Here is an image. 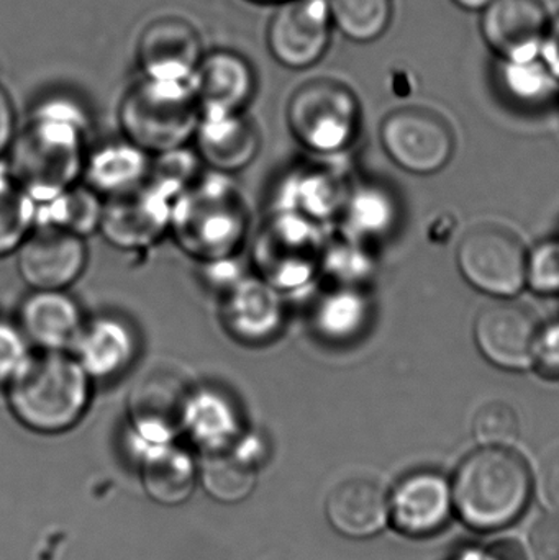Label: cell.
Segmentation results:
<instances>
[{
  "instance_id": "1",
  "label": "cell",
  "mask_w": 559,
  "mask_h": 560,
  "mask_svg": "<svg viewBox=\"0 0 559 560\" xmlns=\"http://www.w3.org/2000/svg\"><path fill=\"white\" fill-rule=\"evenodd\" d=\"M91 118L81 104L51 97L30 112L7 153L16 183L38 203L81 183L89 153Z\"/></svg>"
},
{
  "instance_id": "20",
  "label": "cell",
  "mask_w": 559,
  "mask_h": 560,
  "mask_svg": "<svg viewBox=\"0 0 559 560\" xmlns=\"http://www.w3.org/2000/svg\"><path fill=\"white\" fill-rule=\"evenodd\" d=\"M85 319L69 290H30L15 322L35 351H71Z\"/></svg>"
},
{
  "instance_id": "33",
  "label": "cell",
  "mask_w": 559,
  "mask_h": 560,
  "mask_svg": "<svg viewBox=\"0 0 559 560\" xmlns=\"http://www.w3.org/2000/svg\"><path fill=\"white\" fill-rule=\"evenodd\" d=\"M499 84L512 101L541 105L557 94L559 81L540 56L528 59H499Z\"/></svg>"
},
{
  "instance_id": "6",
  "label": "cell",
  "mask_w": 559,
  "mask_h": 560,
  "mask_svg": "<svg viewBox=\"0 0 559 560\" xmlns=\"http://www.w3.org/2000/svg\"><path fill=\"white\" fill-rule=\"evenodd\" d=\"M199 121L200 108L190 82L141 75L118 105L121 137L151 156L193 143Z\"/></svg>"
},
{
  "instance_id": "30",
  "label": "cell",
  "mask_w": 559,
  "mask_h": 560,
  "mask_svg": "<svg viewBox=\"0 0 559 560\" xmlns=\"http://www.w3.org/2000/svg\"><path fill=\"white\" fill-rule=\"evenodd\" d=\"M202 483L217 502L240 503L255 489V466L236 450L217 447L203 463Z\"/></svg>"
},
{
  "instance_id": "18",
  "label": "cell",
  "mask_w": 559,
  "mask_h": 560,
  "mask_svg": "<svg viewBox=\"0 0 559 560\" xmlns=\"http://www.w3.org/2000/svg\"><path fill=\"white\" fill-rule=\"evenodd\" d=\"M550 20L544 0H492L479 30L499 59H528L541 55Z\"/></svg>"
},
{
  "instance_id": "22",
  "label": "cell",
  "mask_w": 559,
  "mask_h": 560,
  "mask_svg": "<svg viewBox=\"0 0 559 560\" xmlns=\"http://www.w3.org/2000/svg\"><path fill=\"white\" fill-rule=\"evenodd\" d=\"M193 144L206 170L235 176L258 158L261 131L245 112L200 117Z\"/></svg>"
},
{
  "instance_id": "39",
  "label": "cell",
  "mask_w": 559,
  "mask_h": 560,
  "mask_svg": "<svg viewBox=\"0 0 559 560\" xmlns=\"http://www.w3.org/2000/svg\"><path fill=\"white\" fill-rule=\"evenodd\" d=\"M527 283L538 293H559V242H545L527 258Z\"/></svg>"
},
{
  "instance_id": "12",
  "label": "cell",
  "mask_w": 559,
  "mask_h": 560,
  "mask_svg": "<svg viewBox=\"0 0 559 560\" xmlns=\"http://www.w3.org/2000/svg\"><path fill=\"white\" fill-rule=\"evenodd\" d=\"M194 384L177 369L148 371L128 392L127 413L135 431L154 444L170 443L183 433Z\"/></svg>"
},
{
  "instance_id": "46",
  "label": "cell",
  "mask_w": 559,
  "mask_h": 560,
  "mask_svg": "<svg viewBox=\"0 0 559 560\" xmlns=\"http://www.w3.org/2000/svg\"><path fill=\"white\" fill-rule=\"evenodd\" d=\"M491 2L492 0H453V3H456L459 9L468 10V12H482Z\"/></svg>"
},
{
  "instance_id": "31",
  "label": "cell",
  "mask_w": 559,
  "mask_h": 560,
  "mask_svg": "<svg viewBox=\"0 0 559 560\" xmlns=\"http://www.w3.org/2000/svg\"><path fill=\"white\" fill-rule=\"evenodd\" d=\"M184 430L196 431L200 440L216 446L213 450L225 447L226 440L236 430V410L229 395L194 384Z\"/></svg>"
},
{
  "instance_id": "45",
  "label": "cell",
  "mask_w": 559,
  "mask_h": 560,
  "mask_svg": "<svg viewBox=\"0 0 559 560\" xmlns=\"http://www.w3.org/2000/svg\"><path fill=\"white\" fill-rule=\"evenodd\" d=\"M482 560H527L524 548L515 539H501L482 555Z\"/></svg>"
},
{
  "instance_id": "27",
  "label": "cell",
  "mask_w": 559,
  "mask_h": 560,
  "mask_svg": "<svg viewBox=\"0 0 559 560\" xmlns=\"http://www.w3.org/2000/svg\"><path fill=\"white\" fill-rule=\"evenodd\" d=\"M143 486L150 499L160 505H183L196 487V466L179 447H158L144 459Z\"/></svg>"
},
{
  "instance_id": "37",
  "label": "cell",
  "mask_w": 559,
  "mask_h": 560,
  "mask_svg": "<svg viewBox=\"0 0 559 560\" xmlns=\"http://www.w3.org/2000/svg\"><path fill=\"white\" fill-rule=\"evenodd\" d=\"M370 265V259L357 243L335 242L325 246L321 275L327 276L334 285L360 287Z\"/></svg>"
},
{
  "instance_id": "25",
  "label": "cell",
  "mask_w": 559,
  "mask_h": 560,
  "mask_svg": "<svg viewBox=\"0 0 559 560\" xmlns=\"http://www.w3.org/2000/svg\"><path fill=\"white\" fill-rule=\"evenodd\" d=\"M151 154L121 137L89 148L81 183L107 199L147 183Z\"/></svg>"
},
{
  "instance_id": "11",
  "label": "cell",
  "mask_w": 559,
  "mask_h": 560,
  "mask_svg": "<svg viewBox=\"0 0 559 560\" xmlns=\"http://www.w3.org/2000/svg\"><path fill=\"white\" fill-rule=\"evenodd\" d=\"M217 319L225 335L245 348L271 345L288 319L286 295L248 272L217 295Z\"/></svg>"
},
{
  "instance_id": "15",
  "label": "cell",
  "mask_w": 559,
  "mask_h": 560,
  "mask_svg": "<svg viewBox=\"0 0 559 560\" xmlns=\"http://www.w3.org/2000/svg\"><path fill=\"white\" fill-rule=\"evenodd\" d=\"M538 332L537 316L524 303L501 300L476 316V346L491 364L505 371H525L534 365Z\"/></svg>"
},
{
  "instance_id": "14",
  "label": "cell",
  "mask_w": 559,
  "mask_h": 560,
  "mask_svg": "<svg viewBox=\"0 0 559 560\" xmlns=\"http://www.w3.org/2000/svg\"><path fill=\"white\" fill-rule=\"evenodd\" d=\"M331 30L327 0H286L268 25L269 52L284 68H312L327 52Z\"/></svg>"
},
{
  "instance_id": "24",
  "label": "cell",
  "mask_w": 559,
  "mask_h": 560,
  "mask_svg": "<svg viewBox=\"0 0 559 560\" xmlns=\"http://www.w3.org/2000/svg\"><path fill=\"white\" fill-rule=\"evenodd\" d=\"M325 515L340 535L354 539L368 538L386 525L389 500L377 480L353 477L338 483L328 493Z\"/></svg>"
},
{
  "instance_id": "2",
  "label": "cell",
  "mask_w": 559,
  "mask_h": 560,
  "mask_svg": "<svg viewBox=\"0 0 559 560\" xmlns=\"http://www.w3.org/2000/svg\"><path fill=\"white\" fill-rule=\"evenodd\" d=\"M252 207L230 174L207 170L174 200L170 238L196 265L245 255Z\"/></svg>"
},
{
  "instance_id": "40",
  "label": "cell",
  "mask_w": 559,
  "mask_h": 560,
  "mask_svg": "<svg viewBox=\"0 0 559 560\" xmlns=\"http://www.w3.org/2000/svg\"><path fill=\"white\" fill-rule=\"evenodd\" d=\"M534 368L548 378H559V319L540 328L535 345Z\"/></svg>"
},
{
  "instance_id": "43",
  "label": "cell",
  "mask_w": 559,
  "mask_h": 560,
  "mask_svg": "<svg viewBox=\"0 0 559 560\" xmlns=\"http://www.w3.org/2000/svg\"><path fill=\"white\" fill-rule=\"evenodd\" d=\"M16 114L12 97L0 85V160L7 156L16 135Z\"/></svg>"
},
{
  "instance_id": "7",
  "label": "cell",
  "mask_w": 559,
  "mask_h": 560,
  "mask_svg": "<svg viewBox=\"0 0 559 560\" xmlns=\"http://www.w3.org/2000/svg\"><path fill=\"white\" fill-rule=\"evenodd\" d=\"M286 124L302 148L328 156L353 141L360 124V102L337 79H311L289 97Z\"/></svg>"
},
{
  "instance_id": "32",
  "label": "cell",
  "mask_w": 559,
  "mask_h": 560,
  "mask_svg": "<svg viewBox=\"0 0 559 560\" xmlns=\"http://www.w3.org/2000/svg\"><path fill=\"white\" fill-rule=\"evenodd\" d=\"M334 28L354 43L380 39L393 22L394 0H327Z\"/></svg>"
},
{
  "instance_id": "4",
  "label": "cell",
  "mask_w": 559,
  "mask_h": 560,
  "mask_svg": "<svg viewBox=\"0 0 559 560\" xmlns=\"http://www.w3.org/2000/svg\"><path fill=\"white\" fill-rule=\"evenodd\" d=\"M531 466L508 446H485L456 470L453 505L466 525L494 532L514 523L531 502Z\"/></svg>"
},
{
  "instance_id": "3",
  "label": "cell",
  "mask_w": 559,
  "mask_h": 560,
  "mask_svg": "<svg viewBox=\"0 0 559 560\" xmlns=\"http://www.w3.org/2000/svg\"><path fill=\"white\" fill-rule=\"evenodd\" d=\"M13 417L36 433L58 434L79 423L94 382L69 351H35L7 384Z\"/></svg>"
},
{
  "instance_id": "28",
  "label": "cell",
  "mask_w": 559,
  "mask_h": 560,
  "mask_svg": "<svg viewBox=\"0 0 559 560\" xmlns=\"http://www.w3.org/2000/svg\"><path fill=\"white\" fill-rule=\"evenodd\" d=\"M104 199L85 184L78 183L55 199L36 206L35 225L55 226L89 238L98 233Z\"/></svg>"
},
{
  "instance_id": "9",
  "label": "cell",
  "mask_w": 559,
  "mask_h": 560,
  "mask_svg": "<svg viewBox=\"0 0 559 560\" xmlns=\"http://www.w3.org/2000/svg\"><path fill=\"white\" fill-rule=\"evenodd\" d=\"M381 143L391 160L412 174H435L455 153V131L433 108H397L381 124Z\"/></svg>"
},
{
  "instance_id": "29",
  "label": "cell",
  "mask_w": 559,
  "mask_h": 560,
  "mask_svg": "<svg viewBox=\"0 0 559 560\" xmlns=\"http://www.w3.org/2000/svg\"><path fill=\"white\" fill-rule=\"evenodd\" d=\"M340 215L345 232L353 242L380 238L396 223V200L383 187L360 186L348 194Z\"/></svg>"
},
{
  "instance_id": "26",
  "label": "cell",
  "mask_w": 559,
  "mask_h": 560,
  "mask_svg": "<svg viewBox=\"0 0 559 560\" xmlns=\"http://www.w3.org/2000/svg\"><path fill=\"white\" fill-rule=\"evenodd\" d=\"M370 318L371 305L360 287L331 285L317 296L311 310L315 335L335 345L357 339Z\"/></svg>"
},
{
  "instance_id": "44",
  "label": "cell",
  "mask_w": 559,
  "mask_h": 560,
  "mask_svg": "<svg viewBox=\"0 0 559 560\" xmlns=\"http://www.w3.org/2000/svg\"><path fill=\"white\" fill-rule=\"evenodd\" d=\"M541 58L559 81V13L557 16H551L550 26L541 46Z\"/></svg>"
},
{
  "instance_id": "17",
  "label": "cell",
  "mask_w": 559,
  "mask_h": 560,
  "mask_svg": "<svg viewBox=\"0 0 559 560\" xmlns=\"http://www.w3.org/2000/svg\"><path fill=\"white\" fill-rule=\"evenodd\" d=\"M138 329L125 316L101 313L88 316L71 354L94 384L124 377L140 358Z\"/></svg>"
},
{
  "instance_id": "34",
  "label": "cell",
  "mask_w": 559,
  "mask_h": 560,
  "mask_svg": "<svg viewBox=\"0 0 559 560\" xmlns=\"http://www.w3.org/2000/svg\"><path fill=\"white\" fill-rule=\"evenodd\" d=\"M36 222V202L0 164V258L13 255Z\"/></svg>"
},
{
  "instance_id": "13",
  "label": "cell",
  "mask_w": 559,
  "mask_h": 560,
  "mask_svg": "<svg viewBox=\"0 0 559 560\" xmlns=\"http://www.w3.org/2000/svg\"><path fill=\"white\" fill-rule=\"evenodd\" d=\"M15 255L16 271L30 290H69L88 268V238L35 225Z\"/></svg>"
},
{
  "instance_id": "38",
  "label": "cell",
  "mask_w": 559,
  "mask_h": 560,
  "mask_svg": "<svg viewBox=\"0 0 559 560\" xmlns=\"http://www.w3.org/2000/svg\"><path fill=\"white\" fill-rule=\"evenodd\" d=\"M33 348L16 322L0 318V388L15 377Z\"/></svg>"
},
{
  "instance_id": "21",
  "label": "cell",
  "mask_w": 559,
  "mask_h": 560,
  "mask_svg": "<svg viewBox=\"0 0 559 560\" xmlns=\"http://www.w3.org/2000/svg\"><path fill=\"white\" fill-rule=\"evenodd\" d=\"M453 492L445 477L420 470L404 477L389 499L393 525L407 536L426 538L439 533L452 515Z\"/></svg>"
},
{
  "instance_id": "19",
  "label": "cell",
  "mask_w": 559,
  "mask_h": 560,
  "mask_svg": "<svg viewBox=\"0 0 559 560\" xmlns=\"http://www.w3.org/2000/svg\"><path fill=\"white\" fill-rule=\"evenodd\" d=\"M194 95L200 117L245 112L256 92V72L252 62L232 49L206 52L194 72Z\"/></svg>"
},
{
  "instance_id": "47",
  "label": "cell",
  "mask_w": 559,
  "mask_h": 560,
  "mask_svg": "<svg viewBox=\"0 0 559 560\" xmlns=\"http://www.w3.org/2000/svg\"><path fill=\"white\" fill-rule=\"evenodd\" d=\"M450 560H482L481 556L479 558H476V556H462V558H453Z\"/></svg>"
},
{
  "instance_id": "16",
  "label": "cell",
  "mask_w": 559,
  "mask_h": 560,
  "mask_svg": "<svg viewBox=\"0 0 559 560\" xmlns=\"http://www.w3.org/2000/svg\"><path fill=\"white\" fill-rule=\"evenodd\" d=\"M203 55L199 30L183 16L154 19L144 26L137 43L141 75L158 81H193Z\"/></svg>"
},
{
  "instance_id": "36",
  "label": "cell",
  "mask_w": 559,
  "mask_h": 560,
  "mask_svg": "<svg viewBox=\"0 0 559 560\" xmlns=\"http://www.w3.org/2000/svg\"><path fill=\"white\" fill-rule=\"evenodd\" d=\"M521 420L511 405L489 401L473 418V434L482 446H509L519 438Z\"/></svg>"
},
{
  "instance_id": "35",
  "label": "cell",
  "mask_w": 559,
  "mask_h": 560,
  "mask_svg": "<svg viewBox=\"0 0 559 560\" xmlns=\"http://www.w3.org/2000/svg\"><path fill=\"white\" fill-rule=\"evenodd\" d=\"M203 173H206V166L200 161L199 154L187 144V147L151 156L148 180L176 200Z\"/></svg>"
},
{
  "instance_id": "8",
  "label": "cell",
  "mask_w": 559,
  "mask_h": 560,
  "mask_svg": "<svg viewBox=\"0 0 559 560\" xmlns=\"http://www.w3.org/2000/svg\"><path fill=\"white\" fill-rule=\"evenodd\" d=\"M528 253L517 233L498 223L469 230L456 252L459 271L479 292L517 295L527 283Z\"/></svg>"
},
{
  "instance_id": "10",
  "label": "cell",
  "mask_w": 559,
  "mask_h": 560,
  "mask_svg": "<svg viewBox=\"0 0 559 560\" xmlns=\"http://www.w3.org/2000/svg\"><path fill=\"white\" fill-rule=\"evenodd\" d=\"M174 199L150 180L104 199L98 233L118 252H150L170 236Z\"/></svg>"
},
{
  "instance_id": "23",
  "label": "cell",
  "mask_w": 559,
  "mask_h": 560,
  "mask_svg": "<svg viewBox=\"0 0 559 560\" xmlns=\"http://www.w3.org/2000/svg\"><path fill=\"white\" fill-rule=\"evenodd\" d=\"M348 192L338 174L321 164H299L282 177L276 190V209L299 213L324 225L340 215Z\"/></svg>"
},
{
  "instance_id": "42",
  "label": "cell",
  "mask_w": 559,
  "mask_h": 560,
  "mask_svg": "<svg viewBox=\"0 0 559 560\" xmlns=\"http://www.w3.org/2000/svg\"><path fill=\"white\" fill-rule=\"evenodd\" d=\"M540 490L544 502L559 513V446L550 451L541 464Z\"/></svg>"
},
{
  "instance_id": "5",
  "label": "cell",
  "mask_w": 559,
  "mask_h": 560,
  "mask_svg": "<svg viewBox=\"0 0 559 560\" xmlns=\"http://www.w3.org/2000/svg\"><path fill=\"white\" fill-rule=\"evenodd\" d=\"M325 243L322 225L272 207L249 236V268L282 295L302 292L322 272Z\"/></svg>"
},
{
  "instance_id": "48",
  "label": "cell",
  "mask_w": 559,
  "mask_h": 560,
  "mask_svg": "<svg viewBox=\"0 0 559 560\" xmlns=\"http://www.w3.org/2000/svg\"><path fill=\"white\" fill-rule=\"evenodd\" d=\"M255 2H263V3H282V2H286V0H255Z\"/></svg>"
},
{
  "instance_id": "41",
  "label": "cell",
  "mask_w": 559,
  "mask_h": 560,
  "mask_svg": "<svg viewBox=\"0 0 559 560\" xmlns=\"http://www.w3.org/2000/svg\"><path fill=\"white\" fill-rule=\"evenodd\" d=\"M535 560H559V516H544L531 532Z\"/></svg>"
}]
</instances>
